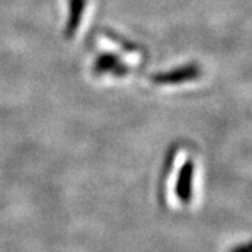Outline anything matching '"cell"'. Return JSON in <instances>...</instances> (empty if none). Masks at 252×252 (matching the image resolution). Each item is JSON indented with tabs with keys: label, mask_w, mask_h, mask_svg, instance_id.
Wrapping results in <instances>:
<instances>
[{
	"label": "cell",
	"mask_w": 252,
	"mask_h": 252,
	"mask_svg": "<svg viewBox=\"0 0 252 252\" xmlns=\"http://www.w3.org/2000/svg\"><path fill=\"white\" fill-rule=\"evenodd\" d=\"M192 171L193 165L189 161L184 164L182 170L180 172V178L177 184V195L180 196L182 202H188L190 199V184H192Z\"/></svg>",
	"instance_id": "6da1fadb"
},
{
	"label": "cell",
	"mask_w": 252,
	"mask_h": 252,
	"mask_svg": "<svg viewBox=\"0 0 252 252\" xmlns=\"http://www.w3.org/2000/svg\"><path fill=\"white\" fill-rule=\"evenodd\" d=\"M81 9H83V0H70V18H69V27H67L69 35L72 31L76 30L77 24H79Z\"/></svg>",
	"instance_id": "7a4b0ae2"
},
{
	"label": "cell",
	"mask_w": 252,
	"mask_h": 252,
	"mask_svg": "<svg viewBox=\"0 0 252 252\" xmlns=\"http://www.w3.org/2000/svg\"><path fill=\"white\" fill-rule=\"evenodd\" d=\"M195 73L196 70L195 69H185V70H180V72H174L170 73V74H164L161 76L160 79H157V81H164V83H167V81H172L174 77H177L174 81H178V80H184V77H189V76H195Z\"/></svg>",
	"instance_id": "3957f363"
},
{
	"label": "cell",
	"mask_w": 252,
	"mask_h": 252,
	"mask_svg": "<svg viewBox=\"0 0 252 252\" xmlns=\"http://www.w3.org/2000/svg\"><path fill=\"white\" fill-rule=\"evenodd\" d=\"M117 62L114 58H111V56H104L101 61H99V66L102 67V69H111V66L114 64V63Z\"/></svg>",
	"instance_id": "277c9868"
},
{
	"label": "cell",
	"mask_w": 252,
	"mask_h": 252,
	"mask_svg": "<svg viewBox=\"0 0 252 252\" xmlns=\"http://www.w3.org/2000/svg\"><path fill=\"white\" fill-rule=\"evenodd\" d=\"M231 252H251V245L250 244H245V245H240L234 248Z\"/></svg>",
	"instance_id": "5b68a950"
}]
</instances>
